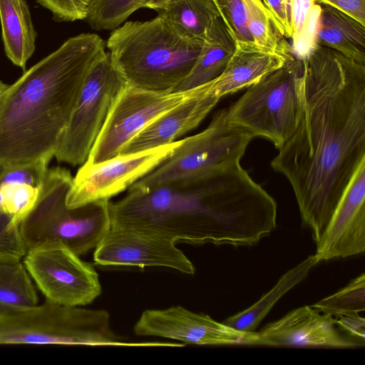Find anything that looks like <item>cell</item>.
Segmentation results:
<instances>
[{
    "label": "cell",
    "instance_id": "obj_1",
    "mask_svg": "<svg viewBox=\"0 0 365 365\" xmlns=\"http://www.w3.org/2000/svg\"><path fill=\"white\" fill-rule=\"evenodd\" d=\"M302 59V118L271 166L289 181L317 243L365 162V63L317 43Z\"/></svg>",
    "mask_w": 365,
    "mask_h": 365
},
{
    "label": "cell",
    "instance_id": "obj_2",
    "mask_svg": "<svg viewBox=\"0 0 365 365\" xmlns=\"http://www.w3.org/2000/svg\"><path fill=\"white\" fill-rule=\"evenodd\" d=\"M109 202L110 224L150 231L176 242L252 246L276 227L274 199L232 164L201 183L130 187Z\"/></svg>",
    "mask_w": 365,
    "mask_h": 365
},
{
    "label": "cell",
    "instance_id": "obj_3",
    "mask_svg": "<svg viewBox=\"0 0 365 365\" xmlns=\"http://www.w3.org/2000/svg\"><path fill=\"white\" fill-rule=\"evenodd\" d=\"M105 46L96 34L72 36L8 86L0 101V166L55 157L84 79Z\"/></svg>",
    "mask_w": 365,
    "mask_h": 365
},
{
    "label": "cell",
    "instance_id": "obj_4",
    "mask_svg": "<svg viewBox=\"0 0 365 365\" xmlns=\"http://www.w3.org/2000/svg\"><path fill=\"white\" fill-rule=\"evenodd\" d=\"M203 39L175 33L158 15L145 21H127L106 42L113 67L126 84L154 92H175L187 77Z\"/></svg>",
    "mask_w": 365,
    "mask_h": 365
},
{
    "label": "cell",
    "instance_id": "obj_5",
    "mask_svg": "<svg viewBox=\"0 0 365 365\" xmlns=\"http://www.w3.org/2000/svg\"><path fill=\"white\" fill-rule=\"evenodd\" d=\"M70 171L48 169L38 200L20 225L27 250L58 242L81 256L95 249L110 227L109 201L68 208L66 200L72 184Z\"/></svg>",
    "mask_w": 365,
    "mask_h": 365
},
{
    "label": "cell",
    "instance_id": "obj_6",
    "mask_svg": "<svg viewBox=\"0 0 365 365\" xmlns=\"http://www.w3.org/2000/svg\"><path fill=\"white\" fill-rule=\"evenodd\" d=\"M0 344L169 346L168 342H128L111 329L109 313L46 300L0 315Z\"/></svg>",
    "mask_w": 365,
    "mask_h": 365
},
{
    "label": "cell",
    "instance_id": "obj_7",
    "mask_svg": "<svg viewBox=\"0 0 365 365\" xmlns=\"http://www.w3.org/2000/svg\"><path fill=\"white\" fill-rule=\"evenodd\" d=\"M304 64L294 57L247 88L226 108L228 120L279 149L297 130L304 110Z\"/></svg>",
    "mask_w": 365,
    "mask_h": 365
},
{
    "label": "cell",
    "instance_id": "obj_8",
    "mask_svg": "<svg viewBox=\"0 0 365 365\" xmlns=\"http://www.w3.org/2000/svg\"><path fill=\"white\" fill-rule=\"evenodd\" d=\"M253 138L247 130L231 123L226 108L222 109L205 130L184 138L167 160L131 186H195L223 168L240 163Z\"/></svg>",
    "mask_w": 365,
    "mask_h": 365
},
{
    "label": "cell",
    "instance_id": "obj_9",
    "mask_svg": "<svg viewBox=\"0 0 365 365\" xmlns=\"http://www.w3.org/2000/svg\"><path fill=\"white\" fill-rule=\"evenodd\" d=\"M125 84L108 52L93 63L55 155L59 162L79 165L86 161L114 101Z\"/></svg>",
    "mask_w": 365,
    "mask_h": 365
},
{
    "label": "cell",
    "instance_id": "obj_10",
    "mask_svg": "<svg viewBox=\"0 0 365 365\" xmlns=\"http://www.w3.org/2000/svg\"><path fill=\"white\" fill-rule=\"evenodd\" d=\"M23 262L47 301L82 307L101 294L93 266L61 242H45L28 250Z\"/></svg>",
    "mask_w": 365,
    "mask_h": 365
},
{
    "label": "cell",
    "instance_id": "obj_11",
    "mask_svg": "<svg viewBox=\"0 0 365 365\" xmlns=\"http://www.w3.org/2000/svg\"><path fill=\"white\" fill-rule=\"evenodd\" d=\"M199 89L200 86L182 92H154L125 84L85 163L96 164L118 155L153 120L195 95Z\"/></svg>",
    "mask_w": 365,
    "mask_h": 365
},
{
    "label": "cell",
    "instance_id": "obj_12",
    "mask_svg": "<svg viewBox=\"0 0 365 365\" xmlns=\"http://www.w3.org/2000/svg\"><path fill=\"white\" fill-rule=\"evenodd\" d=\"M183 139L138 153L120 154L96 164L84 163L73 177L66 203L68 208L109 200L128 190L167 160Z\"/></svg>",
    "mask_w": 365,
    "mask_h": 365
},
{
    "label": "cell",
    "instance_id": "obj_13",
    "mask_svg": "<svg viewBox=\"0 0 365 365\" xmlns=\"http://www.w3.org/2000/svg\"><path fill=\"white\" fill-rule=\"evenodd\" d=\"M93 261L101 266L163 267L187 274H195L194 265L173 240L123 225H110L94 250Z\"/></svg>",
    "mask_w": 365,
    "mask_h": 365
},
{
    "label": "cell",
    "instance_id": "obj_14",
    "mask_svg": "<svg viewBox=\"0 0 365 365\" xmlns=\"http://www.w3.org/2000/svg\"><path fill=\"white\" fill-rule=\"evenodd\" d=\"M136 335L159 336L196 345H265L257 331H242L209 315L191 312L181 306L145 310L134 328Z\"/></svg>",
    "mask_w": 365,
    "mask_h": 365
},
{
    "label": "cell",
    "instance_id": "obj_15",
    "mask_svg": "<svg viewBox=\"0 0 365 365\" xmlns=\"http://www.w3.org/2000/svg\"><path fill=\"white\" fill-rule=\"evenodd\" d=\"M365 250V162L354 173L320 240L314 255L320 262Z\"/></svg>",
    "mask_w": 365,
    "mask_h": 365
},
{
    "label": "cell",
    "instance_id": "obj_16",
    "mask_svg": "<svg viewBox=\"0 0 365 365\" xmlns=\"http://www.w3.org/2000/svg\"><path fill=\"white\" fill-rule=\"evenodd\" d=\"M334 317L312 306L296 309L262 328L266 346L354 348L364 341L349 338L336 329Z\"/></svg>",
    "mask_w": 365,
    "mask_h": 365
},
{
    "label": "cell",
    "instance_id": "obj_17",
    "mask_svg": "<svg viewBox=\"0 0 365 365\" xmlns=\"http://www.w3.org/2000/svg\"><path fill=\"white\" fill-rule=\"evenodd\" d=\"M216 105L203 94V86H200L195 95L162 114L140 131L120 154L138 153L178 140L197 127Z\"/></svg>",
    "mask_w": 365,
    "mask_h": 365
},
{
    "label": "cell",
    "instance_id": "obj_18",
    "mask_svg": "<svg viewBox=\"0 0 365 365\" xmlns=\"http://www.w3.org/2000/svg\"><path fill=\"white\" fill-rule=\"evenodd\" d=\"M235 49V41L219 16L207 27L198 56L190 73L175 92L201 86L219 76Z\"/></svg>",
    "mask_w": 365,
    "mask_h": 365
},
{
    "label": "cell",
    "instance_id": "obj_19",
    "mask_svg": "<svg viewBox=\"0 0 365 365\" xmlns=\"http://www.w3.org/2000/svg\"><path fill=\"white\" fill-rule=\"evenodd\" d=\"M316 43L365 63V26L331 6H320Z\"/></svg>",
    "mask_w": 365,
    "mask_h": 365
},
{
    "label": "cell",
    "instance_id": "obj_20",
    "mask_svg": "<svg viewBox=\"0 0 365 365\" xmlns=\"http://www.w3.org/2000/svg\"><path fill=\"white\" fill-rule=\"evenodd\" d=\"M0 21L4 51L24 71L35 51L36 32L25 0H0Z\"/></svg>",
    "mask_w": 365,
    "mask_h": 365
},
{
    "label": "cell",
    "instance_id": "obj_21",
    "mask_svg": "<svg viewBox=\"0 0 365 365\" xmlns=\"http://www.w3.org/2000/svg\"><path fill=\"white\" fill-rule=\"evenodd\" d=\"M319 262L314 255L309 256L296 267L283 274L274 287L256 303L222 322L242 331H255V329L277 301L295 285L302 282L310 269Z\"/></svg>",
    "mask_w": 365,
    "mask_h": 365
},
{
    "label": "cell",
    "instance_id": "obj_22",
    "mask_svg": "<svg viewBox=\"0 0 365 365\" xmlns=\"http://www.w3.org/2000/svg\"><path fill=\"white\" fill-rule=\"evenodd\" d=\"M157 11L175 33L190 39H203L211 20L220 16L212 0H169Z\"/></svg>",
    "mask_w": 365,
    "mask_h": 365
},
{
    "label": "cell",
    "instance_id": "obj_23",
    "mask_svg": "<svg viewBox=\"0 0 365 365\" xmlns=\"http://www.w3.org/2000/svg\"><path fill=\"white\" fill-rule=\"evenodd\" d=\"M36 287L22 260L0 259V315L36 306Z\"/></svg>",
    "mask_w": 365,
    "mask_h": 365
},
{
    "label": "cell",
    "instance_id": "obj_24",
    "mask_svg": "<svg viewBox=\"0 0 365 365\" xmlns=\"http://www.w3.org/2000/svg\"><path fill=\"white\" fill-rule=\"evenodd\" d=\"M252 39L259 48L294 56L291 47L280 38L262 0H242Z\"/></svg>",
    "mask_w": 365,
    "mask_h": 365
},
{
    "label": "cell",
    "instance_id": "obj_25",
    "mask_svg": "<svg viewBox=\"0 0 365 365\" xmlns=\"http://www.w3.org/2000/svg\"><path fill=\"white\" fill-rule=\"evenodd\" d=\"M315 0H292V53L303 58L315 45V31L320 6Z\"/></svg>",
    "mask_w": 365,
    "mask_h": 365
},
{
    "label": "cell",
    "instance_id": "obj_26",
    "mask_svg": "<svg viewBox=\"0 0 365 365\" xmlns=\"http://www.w3.org/2000/svg\"><path fill=\"white\" fill-rule=\"evenodd\" d=\"M148 0H93L85 20L96 31L113 30Z\"/></svg>",
    "mask_w": 365,
    "mask_h": 365
},
{
    "label": "cell",
    "instance_id": "obj_27",
    "mask_svg": "<svg viewBox=\"0 0 365 365\" xmlns=\"http://www.w3.org/2000/svg\"><path fill=\"white\" fill-rule=\"evenodd\" d=\"M312 306L321 312L332 315L364 312L365 309L364 273L351 281L341 290Z\"/></svg>",
    "mask_w": 365,
    "mask_h": 365
},
{
    "label": "cell",
    "instance_id": "obj_28",
    "mask_svg": "<svg viewBox=\"0 0 365 365\" xmlns=\"http://www.w3.org/2000/svg\"><path fill=\"white\" fill-rule=\"evenodd\" d=\"M41 189L27 184L8 183L0 185L3 208L14 225L20 227L34 207Z\"/></svg>",
    "mask_w": 365,
    "mask_h": 365
},
{
    "label": "cell",
    "instance_id": "obj_29",
    "mask_svg": "<svg viewBox=\"0 0 365 365\" xmlns=\"http://www.w3.org/2000/svg\"><path fill=\"white\" fill-rule=\"evenodd\" d=\"M48 160L0 166V185L8 183L27 184L41 189L45 180Z\"/></svg>",
    "mask_w": 365,
    "mask_h": 365
},
{
    "label": "cell",
    "instance_id": "obj_30",
    "mask_svg": "<svg viewBox=\"0 0 365 365\" xmlns=\"http://www.w3.org/2000/svg\"><path fill=\"white\" fill-rule=\"evenodd\" d=\"M220 17L235 41H253L242 0H212Z\"/></svg>",
    "mask_w": 365,
    "mask_h": 365
},
{
    "label": "cell",
    "instance_id": "obj_31",
    "mask_svg": "<svg viewBox=\"0 0 365 365\" xmlns=\"http://www.w3.org/2000/svg\"><path fill=\"white\" fill-rule=\"evenodd\" d=\"M26 252L20 227L4 211L0 197V259L23 260Z\"/></svg>",
    "mask_w": 365,
    "mask_h": 365
},
{
    "label": "cell",
    "instance_id": "obj_32",
    "mask_svg": "<svg viewBox=\"0 0 365 365\" xmlns=\"http://www.w3.org/2000/svg\"><path fill=\"white\" fill-rule=\"evenodd\" d=\"M93 0H36L57 21L85 20Z\"/></svg>",
    "mask_w": 365,
    "mask_h": 365
},
{
    "label": "cell",
    "instance_id": "obj_33",
    "mask_svg": "<svg viewBox=\"0 0 365 365\" xmlns=\"http://www.w3.org/2000/svg\"><path fill=\"white\" fill-rule=\"evenodd\" d=\"M274 26L281 36L290 38L292 31V0H262Z\"/></svg>",
    "mask_w": 365,
    "mask_h": 365
},
{
    "label": "cell",
    "instance_id": "obj_34",
    "mask_svg": "<svg viewBox=\"0 0 365 365\" xmlns=\"http://www.w3.org/2000/svg\"><path fill=\"white\" fill-rule=\"evenodd\" d=\"M346 14L365 26V0H315Z\"/></svg>",
    "mask_w": 365,
    "mask_h": 365
},
{
    "label": "cell",
    "instance_id": "obj_35",
    "mask_svg": "<svg viewBox=\"0 0 365 365\" xmlns=\"http://www.w3.org/2000/svg\"><path fill=\"white\" fill-rule=\"evenodd\" d=\"M336 323L352 336L364 341L365 319L359 313H344L333 315Z\"/></svg>",
    "mask_w": 365,
    "mask_h": 365
},
{
    "label": "cell",
    "instance_id": "obj_36",
    "mask_svg": "<svg viewBox=\"0 0 365 365\" xmlns=\"http://www.w3.org/2000/svg\"><path fill=\"white\" fill-rule=\"evenodd\" d=\"M169 0H148L145 7L157 11Z\"/></svg>",
    "mask_w": 365,
    "mask_h": 365
},
{
    "label": "cell",
    "instance_id": "obj_37",
    "mask_svg": "<svg viewBox=\"0 0 365 365\" xmlns=\"http://www.w3.org/2000/svg\"><path fill=\"white\" fill-rule=\"evenodd\" d=\"M8 86L9 85H7L0 81V101H1V98L4 93L5 90L8 87Z\"/></svg>",
    "mask_w": 365,
    "mask_h": 365
}]
</instances>
